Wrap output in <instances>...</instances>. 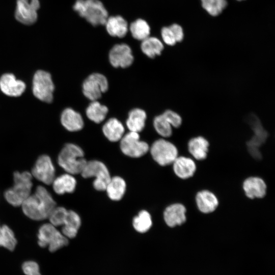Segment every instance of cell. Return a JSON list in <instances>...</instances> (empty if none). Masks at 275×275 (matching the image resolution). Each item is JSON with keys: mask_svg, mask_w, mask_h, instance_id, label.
Masks as SVG:
<instances>
[{"mask_svg": "<svg viewBox=\"0 0 275 275\" xmlns=\"http://www.w3.org/2000/svg\"><path fill=\"white\" fill-rule=\"evenodd\" d=\"M25 88V83L17 79L13 74H4L0 78V89L3 93L9 96H19Z\"/></svg>", "mask_w": 275, "mask_h": 275, "instance_id": "5bb4252c", "label": "cell"}, {"mask_svg": "<svg viewBox=\"0 0 275 275\" xmlns=\"http://www.w3.org/2000/svg\"><path fill=\"white\" fill-rule=\"evenodd\" d=\"M169 26L175 34L177 42H181L184 37V34L182 27L176 23H174Z\"/></svg>", "mask_w": 275, "mask_h": 275, "instance_id": "f35d334b", "label": "cell"}, {"mask_svg": "<svg viewBox=\"0 0 275 275\" xmlns=\"http://www.w3.org/2000/svg\"><path fill=\"white\" fill-rule=\"evenodd\" d=\"M38 238L39 245L42 248L48 246L51 252H55L68 243L67 238L50 223L44 224L40 227Z\"/></svg>", "mask_w": 275, "mask_h": 275, "instance_id": "5b68a950", "label": "cell"}, {"mask_svg": "<svg viewBox=\"0 0 275 275\" xmlns=\"http://www.w3.org/2000/svg\"><path fill=\"white\" fill-rule=\"evenodd\" d=\"M104 25L108 34L113 37L122 38L128 32V23L120 15L108 17Z\"/></svg>", "mask_w": 275, "mask_h": 275, "instance_id": "ac0fdd59", "label": "cell"}, {"mask_svg": "<svg viewBox=\"0 0 275 275\" xmlns=\"http://www.w3.org/2000/svg\"><path fill=\"white\" fill-rule=\"evenodd\" d=\"M67 212L68 210L63 207H55L48 217L50 223L56 227L63 226Z\"/></svg>", "mask_w": 275, "mask_h": 275, "instance_id": "e575fe53", "label": "cell"}, {"mask_svg": "<svg viewBox=\"0 0 275 275\" xmlns=\"http://www.w3.org/2000/svg\"><path fill=\"white\" fill-rule=\"evenodd\" d=\"M82 88L84 95L90 100L95 101L100 98L102 94L108 90V83L103 74L94 73L84 81Z\"/></svg>", "mask_w": 275, "mask_h": 275, "instance_id": "9c48e42d", "label": "cell"}, {"mask_svg": "<svg viewBox=\"0 0 275 275\" xmlns=\"http://www.w3.org/2000/svg\"><path fill=\"white\" fill-rule=\"evenodd\" d=\"M162 115L172 127L178 128L181 125L182 122V118L175 112L168 109L164 111Z\"/></svg>", "mask_w": 275, "mask_h": 275, "instance_id": "d590c367", "label": "cell"}, {"mask_svg": "<svg viewBox=\"0 0 275 275\" xmlns=\"http://www.w3.org/2000/svg\"><path fill=\"white\" fill-rule=\"evenodd\" d=\"M16 244L17 240L12 230L7 225L2 226L0 231V246L13 251Z\"/></svg>", "mask_w": 275, "mask_h": 275, "instance_id": "1f68e13d", "label": "cell"}, {"mask_svg": "<svg viewBox=\"0 0 275 275\" xmlns=\"http://www.w3.org/2000/svg\"><path fill=\"white\" fill-rule=\"evenodd\" d=\"M81 176L85 178L95 177L94 187L97 190H105L111 177L105 165L98 160L87 161L81 172Z\"/></svg>", "mask_w": 275, "mask_h": 275, "instance_id": "8992f818", "label": "cell"}, {"mask_svg": "<svg viewBox=\"0 0 275 275\" xmlns=\"http://www.w3.org/2000/svg\"><path fill=\"white\" fill-rule=\"evenodd\" d=\"M147 115L145 112L141 108L131 110L126 120V126L130 131L140 132L145 127Z\"/></svg>", "mask_w": 275, "mask_h": 275, "instance_id": "d4e9b609", "label": "cell"}, {"mask_svg": "<svg viewBox=\"0 0 275 275\" xmlns=\"http://www.w3.org/2000/svg\"><path fill=\"white\" fill-rule=\"evenodd\" d=\"M245 195L250 199L262 198L266 193V185L264 180L258 177H250L243 183Z\"/></svg>", "mask_w": 275, "mask_h": 275, "instance_id": "2e32d148", "label": "cell"}, {"mask_svg": "<svg viewBox=\"0 0 275 275\" xmlns=\"http://www.w3.org/2000/svg\"><path fill=\"white\" fill-rule=\"evenodd\" d=\"M1 227H2V226H1V225H0V231H1Z\"/></svg>", "mask_w": 275, "mask_h": 275, "instance_id": "ab89813d", "label": "cell"}, {"mask_svg": "<svg viewBox=\"0 0 275 275\" xmlns=\"http://www.w3.org/2000/svg\"><path fill=\"white\" fill-rule=\"evenodd\" d=\"M186 208L179 203L172 204L166 208L163 213L164 220L170 227L181 225L186 221Z\"/></svg>", "mask_w": 275, "mask_h": 275, "instance_id": "9a60e30c", "label": "cell"}, {"mask_svg": "<svg viewBox=\"0 0 275 275\" xmlns=\"http://www.w3.org/2000/svg\"><path fill=\"white\" fill-rule=\"evenodd\" d=\"M107 107L97 100L92 101L87 107L86 113L87 117L96 123H100L105 118L108 113Z\"/></svg>", "mask_w": 275, "mask_h": 275, "instance_id": "f1b7e54d", "label": "cell"}, {"mask_svg": "<svg viewBox=\"0 0 275 275\" xmlns=\"http://www.w3.org/2000/svg\"><path fill=\"white\" fill-rule=\"evenodd\" d=\"M61 122L62 125L70 131L80 130L84 124L81 115L71 108H67L63 111Z\"/></svg>", "mask_w": 275, "mask_h": 275, "instance_id": "d6986e66", "label": "cell"}, {"mask_svg": "<svg viewBox=\"0 0 275 275\" xmlns=\"http://www.w3.org/2000/svg\"><path fill=\"white\" fill-rule=\"evenodd\" d=\"M32 175L44 184H52L55 178V169L49 156L42 155L38 158L32 169Z\"/></svg>", "mask_w": 275, "mask_h": 275, "instance_id": "7c38bea8", "label": "cell"}, {"mask_svg": "<svg viewBox=\"0 0 275 275\" xmlns=\"http://www.w3.org/2000/svg\"><path fill=\"white\" fill-rule=\"evenodd\" d=\"M80 224L81 220L79 216L72 210H68L66 217L63 225L62 234L67 238L75 237Z\"/></svg>", "mask_w": 275, "mask_h": 275, "instance_id": "484cf974", "label": "cell"}, {"mask_svg": "<svg viewBox=\"0 0 275 275\" xmlns=\"http://www.w3.org/2000/svg\"><path fill=\"white\" fill-rule=\"evenodd\" d=\"M173 163L175 174L181 179H185L192 177L196 170L194 161L188 157H177Z\"/></svg>", "mask_w": 275, "mask_h": 275, "instance_id": "ffe728a7", "label": "cell"}, {"mask_svg": "<svg viewBox=\"0 0 275 275\" xmlns=\"http://www.w3.org/2000/svg\"><path fill=\"white\" fill-rule=\"evenodd\" d=\"M202 7L211 16L221 14L227 5L226 0H201Z\"/></svg>", "mask_w": 275, "mask_h": 275, "instance_id": "d6a6232c", "label": "cell"}, {"mask_svg": "<svg viewBox=\"0 0 275 275\" xmlns=\"http://www.w3.org/2000/svg\"><path fill=\"white\" fill-rule=\"evenodd\" d=\"M256 122L253 125L254 135L248 142L247 145L251 155L256 159H260L261 154L259 151V147L265 141L267 133L261 124L258 121Z\"/></svg>", "mask_w": 275, "mask_h": 275, "instance_id": "e0dca14e", "label": "cell"}, {"mask_svg": "<svg viewBox=\"0 0 275 275\" xmlns=\"http://www.w3.org/2000/svg\"><path fill=\"white\" fill-rule=\"evenodd\" d=\"M22 269L25 275H41L39 265L34 261L24 262L22 265Z\"/></svg>", "mask_w": 275, "mask_h": 275, "instance_id": "74e56055", "label": "cell"}, {"mask_svg": "<svg viewBox=\"0 0 275 275\" xmlns=\"http://www.w3.org/2000/svg\"><path fill=\"white\" fill-rule=\"evenodd\" d=\"M32 175L29 172H16L14 174V185L4 194L7 201L14 206L22 205L31 195L33 186Z\"/></svg>", "mask_w": 275, "mask_h": 275, "instance_id": "7a4b0ae2", "label": "cell"}, {"mask_svg": "<svg viewBox=\"0 0 275 275\" xmlns=\"http://www.w3.org/2000/svg\"><path fill=\"white\" fill-rule=\"evenodd\" d=\"M209 144L206 139L198 136L191 139L188 143V150L196 159L201 160L207 156Z\"/></svg>", "mask_w": 275, "mask_h": 275, "instance_id": "7402d4cb", "label": "cell"}, {"mask_svg": "<svg viewBox=\"0 0 275 275\" xmlns=\"http://www.w3.org/2000/svg\"><path fill=\"white\" fill-rule=\"evenodd\" d=\"M105 136L111 142L120 140L124 133V127L122 123L115 118H110L102 127Z\"/></svg>", "mask_w": 275, "mask_h": 275, "instance_id": "603a6c76", "label": "cell"}, {"mask_svg": "<svg viewBox=\"0 0 275 275\" xmlns=\"http://www.w3.org/2000/svg\"><path fill=\"white\" fill-rule=\"evenodd\" d=\"M129 30L132 36L135 39L143 41L148 37L150 28L147 22L141 18L138 19L130 23Z\"/></svg>", "mask_w": 275, "mask_h": 275, "instance_id": "f546056e", "label": "cell"}, {"mask_svg": "<svg viewBox=\"0 0 275 275\" xmlns=\"http://www.w3.org/2000/svg\"><path fill=\"white\" fill-rule=\"evenodd\" d=\"M73 10L93 26L104 25L108 12L99 0H76Z\"/></svg>", "mask_w": 275, "mask_h": 275, "instance_id": "3957f363", "label": "cell"}, {"mask_svg": "<svg viewBox=\"0 0 275 275\" xmlns=\"http://www.w3.org/2000/svg\"><path fill=\"white\" fill-rule=\"evenodd\" d=\"M109 61L115 67L126 68L133 61V56L129 46L125 43L115 45L109 52Z\"/></svg>", "mask_w": 275, "mask_h": 275, "instance_id": "4fadbf2b", "label": "cell"}, {"mask_svg": "<svg viewBox=\"0 0 275 275\" xmlns=\"http://www.w3.org/2000/svg\"><path fill=\"white\" fill-rule=\"evenodd\" d=\"M39 8V0H17L15 17L22 24L32 25L37 20Z\"/></svg>", "mask_w": 275, "mask_h": 275, "instance_id": "8fae6325", "label": "cell"}, {"mask_svg": "<svg viewBox=\"0 0 275 275\" xmlns=\"http://www.w3.org/2000/svg\"><path fill=\"white\" fill-rule=\"evenodd\" d=\"M24 214L36 221L48 218L56 202L48 191L42 186H38L34 194L30 195L21 205Z\"/></svg>", "mask_w": 275, "mask_h": 275, "instance_id": "6da1fadb", "label": "cell"}, {"mask_svg": "<svg viewBox=\"0 0 275 275\" xmlns=\"http://www.w3.org/2000/svg\"><path fill=\"white\" fill-rule=\"evenodd\" d=\"M120 148L126 155L137 158L145 155L149 150L148 144L140 140L139 133L130 131L120 140Z\"/></svg>", "mask_w": 275, "mask_h": 275, "instance_id": "30bf717a", "label": "cell"}, {"mask_svg": "<svg viewBox=\"0 0 275 275\" xmlns=\"http://www.w3.org/2000/svg\"><path fill=\"white\" fill-rule=\"evenodd\" d=\"M82 150L76 145L68 143L65 145L58 156V162L68 173L80 174L87 161Z\"/></svg>", "mask_w": 275, "mask_h": 275, "instance_id": "277c9868", "label": "cell"}, {"mask_svg": "<svg viewBox=\"0 0 275 275\" xmlns=\"http://www.w3.org/2000/svg\"><path fill=\"white\" fill-rule=\"evenodd\" d=\"M153 126L156 131L163 138L170 137L172 134V126L162 114L155 117Z\"/></svg>", "mask_w": 275, "mask_h": 275, "instance_id": "836d02e7", "label": "cell"}, {"mask_svg": "<svg viewBox=\"0 0 275 275\" xmlns=\"http://www.w3.org/2000/svg\"><path fill=\"white\" fill-rule=\"evenodd\" d=\"M126 189V183L123 179L119 176L111 178L105 190L109 198L114 201L122 199Z\"/></svg>", "mask_w": 275, "mask_h": 275, "instance_id": "4316f807", "label": "cell"}, {"mask_svg": "<svg viewBox=\"0 0 275 275\" xmlns=\"http://www.w3.org/2000/svg\"><path fill=\"white\" fill-rule=\"evenodd\" d=\"M133 226L140 233L148 231L152 226V219L149 213L146 210L140 211L133 220Z\"/></svg>", "mask_w": 275, "mask_h": 275, "instance_id": "4dcf8cb0", "label": "cell"}, {"mask_svg": "<svg viewBox=\"0 0 275 275\" xmlns=\"http://www.w3.org/2000/svg\"><path fill=\"white\" fill-rule=\"evenodd\" d=\"M163 41L167 45L173 46L177 43L175 34L170 26L163 27L161 30Z\"/></svg>", "mask_w": 275, "mask_h": 275, "instance_id": "8d00e7d4", "label": "cell"}, {"mask_svg": "<svg viewBox=\"0 0 275 275\" xmlns=\"http://www.w3.org/2000/svg\"><path fill=\"white\" fill-rule=\"evenodd\" d=\"M196 201L199 210L204 213L214 211L218 205V199L215 195L207 190L198 192L196 197Z\"/></svg>", "mask_w": 275, "mask_h": 275, "instance_id": "44dd1931", "label": "cell"}, {"mask_svg": "<svg viewBox=\"0 0 275 275\" xmlns=\"http://www.w3.org/2000/svg\"><path fill=\"white\" fill-rule=\"evenodd\" d=\"M54 87L49 73L38 70L33 80V93L41 101L50 103L53 99Z\"/></svg>", "mask_w": 275, "mask_h": 275, "instance_id": "52a82bcc", "label": "cell"}, {"mask_svg": "<svg viewBox=\"0 0 275 275\" xmlns=\"http://www.w3.org/2000/svg\"><path fill=\"white\" fill-rule=\"evenodd\" d=\"M52 184L54 191L57 194L63 195L74 191L76 182L71 174L67 173L54 178Z\"/></svg>", "mask_w": 275, "mask_h": 275, "instance_id": "cb8c5ba5", "label": "cell"}, {"mask_svg": "<svg viewBox=\"0 0 275 275\" xmlns=\"http://www.w3.org/2000/svg\"><path fill=\"white\" fill-rule=\"evenodd\" d=\"M237 1H242V0H237Z\"/></svg>", "mask_w": 275, "mask_h": 275, "instance_id": "60d3db41", "label": "cell"}, {"mask_svg": "<svg viewBox=\"0 0 275 275\" xmlns=\"http://www.w3.org/2000/svg\"><path fill=\"white\" fill-rule=\"evenodd\" d=\"M141 48L142 52L147 57L154 58L161 54L164 46L159 39L149 36L142 41Z\"/></svg>", "mask_w": 275, "mask_h": 275, "instance_id": "83f0119b", "label": "cell"}, {"mask_svg": "<svg viewBox=\"0 0 275 275\" xmlns=\"http://www.w3.org/2000/svg\"><path fill=\"white\" fill-rule=\"evenodd\" d=\"M151 154L154 160L160 166L173 163L178 157V150L171 142L160 139L155 141L150 148Z\"/></svg>", "mask_w": 275, "mask_h": 275, "instance_id": "ba28073f", "label": "cell"}]
</instances>
